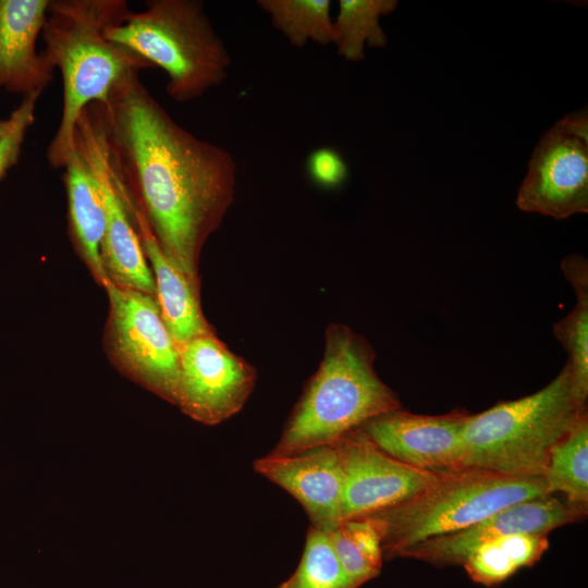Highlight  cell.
<instances>
[{
    "label": "cell",
    "mask_w": 588,
    "mask_h": 588,
    "mask_svg": "<svg viewBox=\"0 0 588 588\" xmlns=\"http://www.w3.org/2000/svg\"><path fill=\"white\" fill-rule=\"evenodd\" d=\"M278 588H356L342 568L328 531L310 526L295 572Z\"/></svg>",
    "instance_id": "obj_23"
},
{
    "label": "cell",
    "mask_w": 588,
    "mask_h": 588,
    "mask_svg": "<svg viewBox=\"0 0 588 588\" xmlns=\"http://www.w3.org/2000/svg\"><path fill=\"white\" fill-rule=\"evenodd\" d=\"M109 335L119 366L135 381L176 405L180 350L169 332L156 296L108 280Z\"/></svg>",
    "instance_id": "obj_8"
},
{
    "label": "cell",
    "mask_w": 588,
    "mask_h": 588,
    "mask_svg": "<svg viewBox=\"0 0 588 588\" xmlns=\"http://www.w3.org/2000/svg\"><path fill=\"white\" fill-rule=\"evenodd\" d=\"M102 109L130 199L164 255L199 286L201 248L234 201L233 156L177 124L138 74L118 86Z\"/></svg>",
    "instance_id": "obj_1"
},
{
    "label": "cell",
    "mask_w": 588,
    "mask_h": 588,
    "mask_svg": "<svg viewBox=\"0 0 588 588\" xmlns=\"http://www.w3.org/2000/svg\"><path fill=\"white\" fill-rule=\"evenodd\" d=\"M548 548L544 534L506 535L477 547L462 565L474 581L493 586L535 564Z\"/></svg>",
    "instance_id": "obj_19"
},
{
    "label": "cell",
    "mask_w": 588,
    "mask_h": 588,
    "mask_svg": "<svg viewBox=\"0 0 588 588\" xmlns=\"http://www.w3.org/2000/svg\"><path fill=\"white\" fill-rule=\"evenodd\" d=\"M105 36L162 69L166 93L176 102L222 84L232 62L198 0H149L144 11L107 26Z\"/></svg>",
    "instance_id": "obj_5"
},
{
    "label": "cell",
    "mask_w": 588,
    "mask_h": 588,
    "mask_svg": "<svg viewBox=\"0 0 588 588\" xmlns=\"http://www.w3.org/2000/svg\"><path fill=\"white\" fill-rule=\"evenodd\" d=\"M549 495L543 477L501 475L476 468L441 474L413 498L368 515L392 559L433 537L464 529L512 504Z\"/></svg>",
    "instance_id": "obj_6"
},
{
    "label": "cell",
    "mask_w": 588,
    "mask_h": 588,
    "mask_svg": "<svg viewBox=\"0 0 588 588\" xmlns=\"http://www.w3.org/2000/svg\"><path fill=\"white\" fill-rule=\"evenodd\" d=\"M587 415L567 364L544 388L469 414L463 429L462 468L543 477L552 446Z\"/></svg>",
    "instance_id": "obj_4"
},
{
    "label": "cell",
    "mask_w": 588,
    "mask_h": 588,
    "mask_svg": "<svg viewBox=\"0 0 588 588\" xmlns=\"http://www.w3.org/2000/svg\"><path fill=\"white\" fill-rule=\"evenodd\" d=\"M561 269L572 284L576 305L572 311L553 324V333L562 344L573 381L579 394L588 397V264L587 259L573 254L561 262Z\"/></svg>",
    "instance_id": "obj_18"
},
{
    "label": "cell",
    "mask_w": 588,
    "mask_h": 588,
    "mask_svg": "<svg viewBox=\"0 0 588 588\" xmlns=\"http://www.w3.org/2000/svg\"><path fill=\"white\" fill-rule=\"evenodd\" d=\"M131 207L145 256L152 268L156 298L174 342L180 347L192 339L215 333L201 311L199 286L164 255L146 219L132 200Z\"/></svg>",
    "instance_id": "obj_16"
},
{
    "label": "cell",
    "mask_w": 588,
    "mask_h": 588,
    "mask_svg": "<svg viewBox=\"0 0 588 588\" xmlns=\"http://www.w3.org/2000/svg\"><path fill=\"white\" fill-rule=\"evenodd\" d=\"M275 29L292 46L304 47L309 41L327 46L336 41L329 0H258Z\"/></svg>",
    "instance_id": "obj_21"
},
{
    "label": "cell",
    "mask_w": 588,
    "mask_h": 588,
    "mask_svg": "<svg viewBox=\"0 0 588 588\" xmlns=\"http://www.w3.org/2000/svg\"><path fill=\"white\" fill-rule=\"evenodd\" d=\"M328 534L342 568L356 588L380 573L369 563L341 523Z\"/></svg>",
    "instance_id": "obj_25"
},
{
    "label": "cell",
    "mask_w": 588,
    "mask_h": 588,
    "mask_svg": "<svg viewBox=\"0 0 588 588\" xmlns=\"http://www.w3.org/2000/svg\"><path fill=\"white\" fill-rule=\"evenodd\" d=\"M586 513L552 494L529 499L501 509L464 529L419 542L400 556L434 565H462L471 551L487 541L518 532L547 535L581 519Z\"/></svg>",
    "instance_id": "obj_13"
},
{
    "label": "cell",
    "mask_w": 588,
    "mask_h": 588,
    "mask_svg": "<svg viewBox=\"0 0 588 588\" xmlns=\"http://www.w3.org/2000/svg\"><path fill=\"white\" fill-rule=\"evenodd\" d=\"M332 445L343 471L341 523L395 506L421 492L441 475L391 457L360 428Z\"/></svg>",
    "instance_id": "obj_11"
},
{
    "label": "cell",
    "mask_w": 588,
    "mask_h": 588,
    "mask_svg": "<svg viewBox=\"0 0 588 588\" xmlns=\"http://www.w3.org/2000/svg\"><path fill=\"white\" fill-rule=\"evenodd\" d=\"M40 95L41 91L24 95L12 114L8 119H0V179L17 161L26 132L34 123Z\"/></svg>",
    "instance_id": "obj_24"
},
{
    "label": "cell",
    "mask_w": 588,
    "mask_h": 588,
    "mask_svg": "<svg viewBox=\"0 0 588 588\" xmlns=\"http://www.w3.org/2000/svg\"><path fill=\"white\" fill-rule=\"evenodd\" d=\"M517 207L554 219L588 212V117L579 110L540 138L518 191Z\"/></svg>",
    "instance_id": "obj_9"
},
{
    "label": "cell",
    "mask_w": 588,
    "mask_h": 588,
    "mask_svg": "<svg viewBox=\"0 0 588 588\" xmlns=\"http://www.w3.org/2000/svg\"><path fill=\"white\" fill-rule=\"evenodd\" d=\"M254 469L292 494L313 527L330 531L341 523L343 471L332 444L286 456L267 454L254 462Z\"/></svg>",
    "instance_id": "obj_14"
},
{
    "label": "cell",
    "mask_w": 588,
    "mask_h": 588,
    "mask_svg": "<svg viewBox=\"0 0 588 588\" xmlns=\"http://www.w3.org/2000/svg\"><path fill=\"white\" fill-rule=\"evenodd\" d=\"M180 350L176 406L204 425H218L238 413L252 394L257 371L231 352L216 333L189 340Z\"/></svg>",
    "instance_id": "obj_10"
},
{
    "label": "cell",
    "mask_w": 588,
    "mask_h": 588,
    "mask_svg": "<svg viewBox=\"0 0 588 588\" xmlns=\"http://www.w3.org/2000/svg\"><path fill=\"white\" fill-rule=\"evenodd\" d=\"M395 0H340L334 22L338 53L347 61L365 58V45L382 48L387 36L379 19L395 10Z\"/></svg>",
    "instance_id": "obj_22"
},
{
    "label": "cell",
    "mask_w": 588,
    "mask_h": 588,
    "mask_svg": "<svg viewBox=\"0 0 588 588\" xmlns=\"http://www.w3.org/2000/svg\"><path fill=\"white\" fill-rule=\"evenodd\" d=\"M323 358L284 425L271 456L332 444L369 420L401 408L397 395L377 375L376 353L350 327L326 330Z\"/></svg>",
    "instance_id": "obj_3"
},
{
    "label": "cell",
    "mask_w": 588,
    "mask_h": 588,
    "mask_svg": "<svg viewBox=\"0 0 588 588\" xmlns=\"http://www.w3.org/2000/svg\"><path fill=\"white\" fill-rule=\"evenodd\" d=\"M468 416L464 411L419 415L399 408L369 420L360 429L391 457L443 474L462 468V436Z\"/></svg>",
    "instance_id": "obj_12"
},
{
    "label": "cell",
    "mask_w": 588,
    "mask_h": 588,
    "mask_svg": "<svg viewBox=\"0 0 588 588\" xmlns=\"http://www.w3.org/2000/svg\"><path fill=\"white\" fill-rule=\"evenodd\" d=\"M341 525L369 563L380 571L383 561L381 532L375 520L365 516L344 520Z\"/></svg>",
    "instance_id": "obj_27"
},
{
    "label": "cell",
    "mask_w": 588,
    "mask_h": 588,
    "mask_svg": "<svg viewBox=\"0 0 588 588\" xmlns=\"http://www.w3.org/2000/svg\"><path fill=\"white\" fill-rule=\"evenodd\" d=\"M50 0H0V89L44 91L54 69L37 52Z\"/></svg>",
    "instance_id": "obj_15"
},
{
    "label": "cell",
    "mask_w": 588,
    "mask_h": 588,
    "mask_svg": "<svg viewBox=\"0 0 588 588\" xmlns=\"http://www.w3.org/2000/svg\"><path fill=\"white\" fill-rule=\"evenodd\" d=\"M63 169L74 241L95 278L105 285L109 280L101 258L106 211L98 182L76 148Z\"/></svg>",
    "instance_id": "obj_17"
},
{
    "label": "cell",
    "mask_w": 588,
    "mask_h": 588,
    "mask_svg": "<svg viewBox=\"0 0 588 588\" xmlns=\"http://www.w3.org/2000/svg\"><path fill=\"white\" fill-rule=\"evenodd\" d=\"M75 148L86 159L102 195L106 231L101 258L109 280L156 296L155 279L135 231L131 200L110 149L101 103L89 105L81 114Z\"/></svg>",
    "instance_id": "obj_7"
},
{
    "label": "cell",
    "mask_w": 588,
    "mask_h": 588,
    "mask_svg": "<svg viewBox=\"0 0 588 588\" xmlns=\"http://www.w3.org/2000/svg\"><path fill=\"white\" fill-rule=\"evenodd\" d=\"M310 179L319 186L334 188L347 177V164L336 150L328 147L310 152L307 159Z\"/></svg>",
    "instance_id": "obj_26"
},
{
    "label": "cell",
    "mask_w": 588,
    "mask_h": 588,
    "mask_svg": "<svg viewBox=\"0 0 588 588\" xmlns=\"http://www.w3.org/2000/svg\"><path fill=\"white\" fill-rule=\"evenodd\" d=\"M549 494L562 492L573 506L587 512L588 506V416L556 442L543 475Z\"/></svg>",
    "instance_id": "obj_20"
},
{
    "label": "cell",
    "mask_w": 588,
    "mask_h": 588,
    "mask_svg": "<svg viewBox=\"0 0 588 588\" xmlns=\"http://www.w3.org/2000/svg\"><path fill=\"white\" fill-rule=\"evenodd\" d=\"M130 11L125 0H50L42 53L59 69L63 85L61 119L47 148L52 168H63L74 152L83 111L94 102L106 105L130 76L152 68L105 36V28Z\"/></svg>",
    "instance_id": "obj_2"
}]
</instances>
